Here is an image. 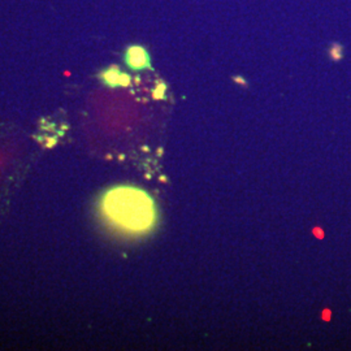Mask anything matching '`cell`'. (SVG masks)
<instances>
[{"mask_svg":"<svg viewBox=\"0 0 351 351\" xmlns=\"http://www.w3.org/2000/svg\"><path fill=\"white\" fill-rule=\"evenodd\" d=\"M101 211L112 226L133 234L149 232L156 221V207L150 194L130 185L107 190L101 197Z\"/></svg>","mask_w":351,"mask_h":351,"instance_id":"cell-1","label":"cell"},{"mask_svg":"<svg viewBox=\"0 0 351 351\" xmlns=\"http://www.w3.org/2000/svg\"><path fill=\"white\" fill-rule=\"evenodd\" d=\"M124 60L126 65L133 71H145L151 68L150 55L141 46L128 47Z\"/></svg>","mask_w":351,"mask_h":351,"instance_id":"cell-2","label":"cell"},{"mask_svg":"<svg viewBox=\"0 0 351 351\" xmlns=\"http://www.w3.org/2000/svg\"><path fill=\"white\" fill-rule=\"evenodd\" d=\"M101 78L103 84L110 88L128 86L130 84V77L123 73L117 66H111L107 71H104L101 75Z\"/></svg>","mask_w":351,"mask_h":351,"instance_id":"cell-3","label":"cell"}]
</instances>
